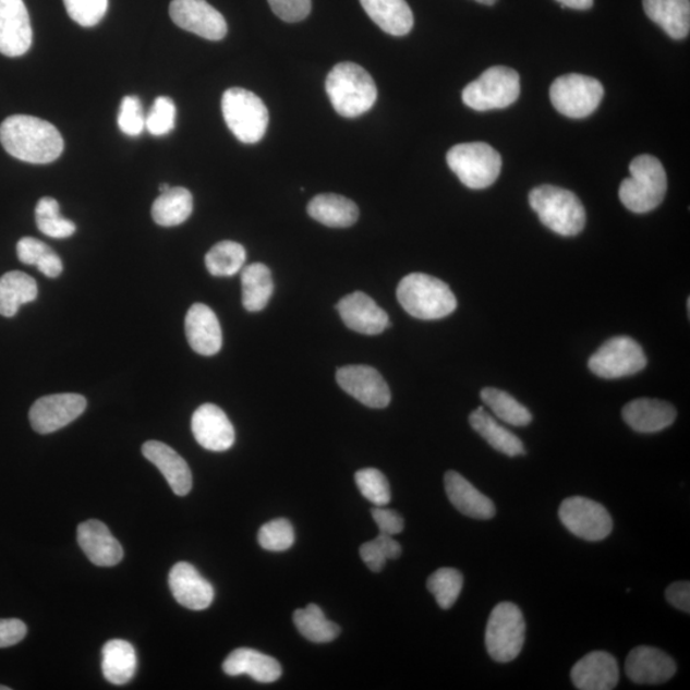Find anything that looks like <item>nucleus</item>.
I'll return each instance as SVG.
<instances>
[{"instance_id":"nucleus-21","label":"nucleus","mask_w":690,"mask_h":690,"mask_svg":"<svg viewBox=\"0 0 690 690\" xmlns=\"http://www.w3.org/2000/svg\"><path fill=\"white\" fill-rule=\"evenodd\" d=\"M619 678L617 658L604 651L591 652L571 669V681L581 690H612L617 688Z\"/></svg>"},{"instance_id":"nucleus-41","label":"nucleus","mask_w":690,"mask_h":690,"mask_svg":"<svg viewBox=\"0 0 690 690\" xmlns=\"http://www.w3.org/2000/svg\"><path fill=\"white\" fill-rule=\"evenodd\" d=\"M360 555L366 566L378 573L388 560L398 559L402 555V546L392 536L380 533L375 540L361 546Z\"/></svg>"},{"instance_id":"nucleus-29","label":"nucleus","mask_w":690,"mask_h":690,"mask_svg":"<svg viewBox=\"0 0 690 690\" xmlns=\"http://www.w3.org/2000/svg\"><path fill=\"white\" fill-rule=\"evenodd\" d=\"M363 10L375 24L392 36L411 33L414 19L405 0H360Z\"/></svg>"},{"instance_id":"nucleus-32","label":"nucleus","mask_w":690,"mask_h":690,"mask_svg":"<svg viewBox=\"0 0 690 690\" xmlns=\"http://www.w3.org/2000/svg\"><path fill=\"white\" fill-rule=\"evenodd\" d=\"M470 424L474 432L484 437L492 447L508 457L524 455L523 443L517 435L501 426L485 408H477L470 415Z\"/></svg>"},{"instance_id":"nucleus-37","label":"nucleus","mask_w":690,"mask_h":690,"mask_svg":"<svg viewBox=\"0 0 690 690\" xmlns=\"http://www.w3.org/2000/svg\"><path fill=\"white\" fill-rule=\"evenodd\" d=\"M246 263V250L241 243L222 241L207 252L206 269L214 277H233L239 274Z\"/></svg>"},{"instance_id":"nucleus-48","label":"nucleus","mask_w":690,"mask_h":690,"mask_svg":"<svg viewBox=\"0 0 690 690\" xmlns=\"http://www.w3.org/2000/svg\"><path fill=\"white\" fill-rule=\"evenodd\" d=\"M53 250L48 244L33 239V237H25L17 243V256L22 264L26 265H40Z\"/></svg>"},{"instance_id":"nucleus-9","label":"nucleus","mask_w":690,"mask_h":690,"mask_svg":"<svg viewBox=\"0 0 690 690\" xmlns=\"http://www.w3.org/2000/svg\"><path fill=\"white\" fill-rule=\"evenodd\" d=\"M525 621L516 604L500 603L494 607L486 627L488 656L499 664L513 662L523 650Z\"/></svg>"},{"instance_id":"nucleus-25","label":"nucleus","mask_w":690,"mask_h":690,"mask_svg":"<svg viewBox=\"0 0 690 690\" xmlns=\"http://www.w3.org/2000/svg\"><path fill=\"white\" fill-rule=\"evenodd\" d=\"M622 419L637 433L655 434L674 424L677 410L664 400L641 398L622 408Z\"/></svg>"},{"instance_id":"nucleus-13","label":"nucleus","mask_w":690,"mask_h":690,"mask_svg":"<svg viewBox=\"0 0 690 690\" xmlns=\"http://www.w3.org/2000/svg\"><path fill=\"white\" fill-rule=\"evenodd\" d=\"M169 14L178 27L206 40L225 39L228 33L226 19L206 0H172Z\"/></svg>"},{"instance_id":"nucleus-53","label":"nucleus","mask_w":690,"mask_h":690,"mask_svg":"<svg viewBox=\"0 0 690 690\" xmlns=\"http://www.w3.org/2000/svg\"><path fill=\"white\" fill-rule=\"evenodd\" d=\"M476 2L481 4H485V5H494L497 2V0H476Z\"/></svg>"},{"instance_id":"nucleus-43","label":"nucleus","mask_w":690,"mask_h":690,"mask_svg":"<svg viewBox=\"0 0 690 690\" xmlns=\"http://www.w3.org/2000/svg\"><path fill=\"white\" fill-rule=\"evenodd\" d=\"M355 484L370 503L376 507L388 506L391 499L390 485L385 474L376 469H365L355 473Z\"/></svg>"},{"instance_id":"nucleus-6","label":"nucleus","mask_w":690,"mask_h":690,"mask_svg":"<svg viewBox=\"0 0 690 690\" xmlns=\"http://www.w3.org/2000/svg\"><path fill=\"white\" fill-rule=\"evenodd\" d=\"M222 117L230 132L243 144H256L265 136L269 125V110L252 92L232 87L222 94Z\"/></svg>"},{"instance_id":"nucleus-50","label":"nucleus","mask_w":690,"mask_h":690,"mask_svg":"<svg viewBox=\"0 0 690 690\" xmlns=\"http://www.w3.org/2000/svg\"><path fill=\"white\" fill-rule=\"evenodd\" d=\"M27 634V627L20 619H0V649L20 643Z\"/></svg>"},{"instance_id":"nucleus-38","label":"nucleus","mask_w":690,"mask_h":690,"mask_svg":"<svg viewBox=\"0 0 690 690\" xmlns=\"http://www.w3.org/2000/svg\"><path fill=\"white\" fill-rule=\"evenodd\" d=\"M481 399L497 419L511 426H529L532 422L531 412L506 391L485 388L481 391Z\"/></svg>"},{"instance_id":"nucleus-7","label":"nucleus","mask_w":690,"mask_h":690,"mask_svg":"<svg viewBox=\"0 0 690 690\" xmlns=\"http://www.w3.org/2000/svg\"><path fill=\"white\" fill-rule=\"evenodd\" d=\"M451 172L465 187L484 190L499 178L501 155L485 143H467L452 146L447 154Z\"/></svg>"},{"instance_id":"nucleus-51","label":"nucleus","mask_w":690,"mask_h":690,"mask_svg":"<svg viewBox=\"0 0 690 690\" xmlns=\"http://www.w3.org/2000/svg\"><path fill=\"white\" fill-rule=\"evenodd\" d=\"M666 598L681 612L690 613V584L689 582L673 583L666 590Z\"/></svg>"},{"instance_id":"nucleus-39","label":"nucleus","mask_w":690,"mask_h":690,"mask_svg":"<svg viewBox=\"0 0 690 690\" xmlns=\"http://www.w3.org/2000/svg\"><path fill=\"white\" fill-rule=\"evenodd\" d=\"M36 226L50 239L64 240L76 232V225L61 215L59 204L53 197H43L35 209Z\"/></svg>"},{"instance_id":"nucleus-44","label":"nucleus","mask_w":690,"mask_h":690,"mask_svg":"<svg viewBox=\"0 0 690 690\" xmlns=\"http://www.w3.org/2000/svg\"><path fill=\"white\" fill-rule=\"evenodd\" d=\"M177 108L168 96H159L146 116L145 130L153 136H166L175 128Z\"/></svg>"},{"instance_id":"nucleus-3","label":"nucleus","mask_w":690,"mask_h":690,"mask_svg":"<svg viewBox=\"0 0 690 690\" xmlns=\"http://www.w3.org/2000/svg\"><path fill=\"white\" fill-rule=\"evenodd\" d=\"M397 296L405 313L420 320H439L455 313L457 299L443 280L413 273L400 280Z\"/></svg>"},{"instance_id":"nucleus-35","label":"nucleus","mask_w":690,"mask_h":690,"mask_svg":"<svg viewBox=\"0 0 690 690\" xmlns=\"http://www.w3.org/2000/svg\"><path fill=\"white\" fill-rule=\"evenodd\" d=\"M37 299V285L33 277L22 271H10L0 278V315H17L22 304Z\"/></svg>"},{"instance_id":"nucleus-34","label":"nucleus","mask_w":690,"mask_h":690,"mask_svg":"<svg viewBox=\"0 0 690 690\" xmlns=\"http://www.w3.org/2000/svg\"><path fill=\"white\" fill-rule=\"evenodd\" d=\"M194 211V197L184 187H170L155 199L152 215L160 227H177L183 225Z\"/></svg>"},{"instance_id":"nucleus-52","label":"nucleus","mask_w":690,"mask_h":690,"mask_svg":"<svg viewBox=\"0 0 690 690\" xmlns=\"http://www.w3.org/2000/svg\"><path fill=\"white\" fill-rule=\"evenodd\" d=\"M562 7H568V9L576 11H588L592 9L593 2L595 0H556Z\"/></svg>"},{"instance_id":"nucleus-22","label":"nucleus","mask_w":690,"mask_h":690,"mask_svg":"<svg viewBox=\"0 0 690 690\" xmlns=\"http://www.w3.org/2000/svg\"><path fill=\"white\" fill-rule=\"evenodd\" d=\"M77 541L88 559L98 567H114L123 559V547L108 526L96 519L81 523Z\"/></svg>"},{"instance_id":"nucleus-54","label":"nucleus","mask_w":690,"mask_h":690,"mask_svg":"<svg viewBox=\"0 0 690 690\" xmlns=\"http://www.w3.org/2000/svg\"><path fill=\"white\" fill-rule=\"evenodd\" d=\"M169 189H170V185L168 183H162L160 185V192H166Z\"/></svg>"},{"instance_id":"nucleus-27","label":"nucleus","mask_w":690,"mask_h":690,"mask_svg":"<svg viewBox=\"0 0 690 690\" xmlns=\"http://www.w3.org/2000/svg\"><path fill=\"white\" fill-rule=\"evenodd\" d=\"M222 670L230 677L249 675V677L258 682L277 681L281 671H283L276 658L252 649L233 651L222 664Z\"/></svg>"},{"instance_id":"nucleus-46","label":"nucleus","mask_w":690,"mask_h":690,"mask_svg":"<svg viewBox=\"0 0 690 690\" xmlns=\"http://www.w3.org/2000/svg\"><path fill=\"white\" fill-rule=\"evenodd\" d=\"M146 116L143 104L137 96H124L120 114H118V125L124 135L137 137L145 130Z\"/></svg>"},{"instance_id":"nucleus-14","label":"nucleus","mask_w":690,"mask_h":690,"mask_svg":"<svg viewBox=\"0 0 690 690\" xmlns=\"http://www.w3.org/2000/svg\"><path fill=\"white\" fill-rule=\"evenodd\" d=\"M86 407L85 397L72 392L43 397L29 410V422L36 433H56L77 420Z\"/></svg>"},{"instance_id":"nucleus-19","label":"nucleus","mask_w":690,"mask_h":690,"mask_svg":"<svg viewBox=\"0 0 690 690\" xmlns=\"http://www.w3.org/2000/svg\"><path fill=\"white\" fill-rule=\"evenodd\" d=\"M626 673L635 685H664L677 673V664L664 651L640 645L629 652Z\"/></svg>"},{"instance_id":"nucleus-42","label":"nucleus","mask_w":690,"mask_h":690,"mask_svg":"<svg viewBox=\"0 0 690 690\" xmlns=\"http://www.w3.org/2000/svg\"><path fill=\"white\" fill-rule=\"evenodd\" d=\"M294 540L293 525L285 518L274 519L258 531V544L267 552H287L293 546Z\"/></svg>"},{"instance_id":"nucleus-4","label":"nucleus","mask_w":690,"mask_h":690,"mask_svg":"<svg viewBox=\"0 0 690 690\" xmlns=\"http://www.w3.org/2000/svg\"><path fill=\"white\" fill-rule=\"evenodd\" d=\"M630 177L621 182L619 198L628 210L644 214L664 202L667 191L665 168L652 155H640L630 162Z\"/></svg>"},{"instance_id":"nucleus-16","label":"nucleus","mask_w":690,"mask_h":690,"mask_svg":"<svg viewBox=\"0 0 690 690\" xmlns=\"http://www.w3.org/2000/svg\"><path fill=\"white\" fill-rule=\"evenodd\" d=\"M33 46V27L24 0H0V53L21 57Z\"/></svg>"},{"instance_id":"nucleus-40","label":"nucleus","mask_w":690,"mask_h":690,"mask_svg":"<svg viewBox=\"0 0 690 690\" xmlns=\"http://www.w3.org/2000/svg\"><path fill=\"white\" fill-rule=\"evenodd\" d=\"M427 589L433 593L437 605L444 610H449L462 592L463 576L457 569L441 568L429 576Z\"/></svg>"},{"instance_id":"nucleus-24","label":"nucleus","mask_w":690,"mask_h":690,"mask_svg":"<svg viewBox=\"0 0 690 690\" xmlns=\"http://www.w3.org/2000/svg\"><path fill=\"white\" fill-rule=\"evenodd\" d=\"M444 484L452 507L460 513L479 521H488L495 517L496 508L493 500L482 494L462 474L448 471L445 473Z\"/></svg>"},{"instance_id":"nucleus-5","label":"nucleus","mask_w":690,"mask_h":690,"mask_svg":"<svg viewBox=\"0 0 690 690\" xmlns=\"http://www.w3.org/2000/svg\"><path fill=\"white\" fill-rule=\"evenodd\" d=\"M530 205L538 215L541 222L554 233L564 237L580 234L585 226V210L573 192L540 185L531 191Z\"/></svg>"},{"instance_id":"nucleus-10","label":"nucleus","mask_w":690,"mask_h":690,"mask_svg":"<svg viewBox=\"0 0 690 690\" xmlns=\"http://www.w3.org/2000/svg\"><path fill=\"white\" fill-rule=\"evenodd\" d=\"M604 95L603 84L584 74H566L556 78L550 87L554 108L574 120L591 116L603 101Z\"/></svg>"},{"instance_id":"nucleus-8","label":"nucleus","mask_w":690,"mask_h":690,"mask_svg":"<svg viewBox=\"0 0 690 690\" xmlns=\"http://www.w3.org/2000/svg\"><path fill=\"white\" fill-rule=\"evenodd\" d=\"M519 95L521 78L518 72L506 65H495L464 87L462 99L473 110L487 111L510 107Z\"/></svg>"},{"instance_id":"nucleus-18","label":"nucleus","mask_w":690,"mask_h":690,"mask_svg":"<svg viewBox=\"0 0 690 690\" xmlns=\"http://www.w3.org/2000/svg\"><path fill=\"white\" fill-rule=\"evenodd\" d=\"M338 313L347 328L365 336H377L389 328V316L363 292H354L337 304Z\"/></svg>"},{"instance_id":"nucleus-33","label":"nucleus","mask_w":690,"mask_h":690,"mask_svg":"<svg viewBox=\"0 0 690 690\" xmlns=\"http://www.w3.org/2000/svg\"><path fill=\"white\" fill-rule=\"evenodd\" d=\"M242 303L249 313H259L269 303L274 281L269 267L262 263L244 266L241 270Z\"/></svg>"},{"instance_id":"nucleus-47","label":"nucleus","mask_w":690,"mask_h":690,"mask_svg":"<svg viewBox=\"0 0 690 690\" xmlns=\"http://www.w3.org/2000/svg\"><path fill=\"white\" fill-rule=\"evenodd\" d=\"M267 2L271 11L289 24L307 19L313 7L311 0H267Z\"/></svg>"},{"instance_id":"nucleus-2","label":"nucleus","mask_w":690,"mask_h":690,"mask_svg":"<svg viewBox=\"0 0 690 690\" xmlns=\"http://www.w3.org/2000/svg\"><path fill=\"white\" fill-rule=\"evenodd\" d=\"M325 88L332 108L344 118L367 113L377 100L374 78L363 66L351 62L334 66L326 77Z\"/></svg>"},{"instance_id":"nucleus-55","label":"nucleus","mask_w":690,"mask_h":690,"mask_svg":"<svg viewBox=\"0 0 690 690\" xmlns=\"http://www.w3.org/2000/svg\"><path fill=\"white\" fill-rule=\"evenodd\" d=\"M11 688L5 687V686H0V690H10Z\"/></svg>"},{"instance_id":"nucleus-11","label":"nucleus","mask_w":690,"mask_h":690,"mask_svg":"<svg viewBox=\"0 0 690 690\" xmlns=\"http://www.w3.org/2000/svg\"><path fill=\"white\" fill-rule=\"evenodd\" d=\"M559 518L570 533L590 543L605 540L613 531V518L607 509L583 496L564 500L559 508Z\"/></svg>"},{"instance_id":"nucleus-20","label":"nucleus","mask_w":690,"mask_h":690,"mask_svg":"<svg viewBox=\"0 0 690 690\" xmlns=\"http://www.w3.org/2000/svg\"><path fill=\"white\" fill-rule=\"evenodd\" d=\"M169 588L178 604L190 610L202 612L213 604L211 583L190 562H177L169 573Z\"/></svg>"},{"instance_id":"nucleus-15","label":"nucleus","mask_w":690,"mask_h":690,"mask_svg":"<svg viewBox=\"0 0 690 690\" xmlns=\"http://www.w3.org/2000/svg\"><path fill=\"white\" fill-rule=\"evenodd\" d=\"M337 382L341 389L363 405L382 410L390 404L389 385L374 367L365 365L341 367L337 373Z\"/></svg>"},{"instance_id":"nucleus-45","label":"nucleus","mask_w":690,"mask_h":690,"mask_svg":"<svg viewBox=\"0 0 690 690\" xmlns=\"http://www.w3.org/2000/svg\"><path fill=\"white\" fill-rule=\"evenodd\" d=\"M70 17L83 27L100 24L109 9V0H63Z\"/></svg>"},{"instance_id":"nucleus-49","label":"nucleus","mask_w":690,"mask_h":690,"mask_svg":"<svg viewBox=\"0 0 690 690\" xmlns=\"http://www.w3.org/2000/svg\"><path fill=\"white\" fill-rule=\"evenodd\" d=\"M373 518L378 526V531L383 534H388V536L395 537L396 534L404 530V519L397 513L396 510L376 507L373 509Z\"/></svg>"},{"instance_id":"nucleus-1","label":"nucleus","mask_w":690,"mask_h":690,"mask_svg":"<svg viewBox=\"0 0 690 690\" xmlns=\"http://www.w3.org/2000/svg\"><path fill=\"white\" fill-rule=\"evenodd\" d=\"M0 143L21 161L49 165L61 157L64 141L56 125L32 116H11L0 124Z\"/></svg>"},{"instance_id":"nucleus-17","label":"nucleus","mask_w":690,"mask_h":690,"mask_svg":"<svg viewBox=\"0 0 690 690\" xmlns=\"http://www.w3.org/2000/svg\"><path fill=\"white\" fill-rule=\"evenodd\" d=\"M192 434L206 450L226 451L233 447L235 432L232 422L218 405L198 407L191 421Z\"/></svg>"},{"instance_id":"nucleus-23","label":"nucleus","mask_w":690,"mask_h":690,"mask_svg":"<svg viewBox=\"0 0 690 690\" xmlns=\"http://www.w3.org/2000/svg\"><path fill=\"white\" fill-rule=\"evenodd\" d=\"M185 336L192 350L202 355L219 353L222 346L220 323L214 311L204 303H195L185 316Z\"/></svg>"},{"instance_id":"nucleus-26","label":"nucleus","mask_w":690,"mask_h":690,"mask_svg":"<svg viewBox=\"0 0 690 690\" xmlns=\"http://www.w3.org/2000/svg\"><path fill=\"white\" fill-rule=\"evenodd\" d=\"M143 455L166 477L173 493L185 496L192 489V473L190 465L169 445L160 441H147L143 445Z\"/></svg>"},{"instance_id":"nucleus-36","label":"nucleus","mask_w":690,"mask_h":690,"mask_svg":"<svg viewBox=\"0 0 690 690\" xmlns=\"http://www.w3.org/2000/svg\"><path fill=\"white\" fill-rule=\"evenodd\" d=\"M293 620L299 632L310 642L329 643L340 634L339 626L326 619L322 608L315 604L294 612Z\"/></svg>"},{"instance_id":"nucleus-30","label":"nucleus","mask_w":690,"mask_h":690,"mask_svg":"<svg viewBox=\"0 0 690 690\" xmlns=\"http://www.w3.org/2000/svg\"><path fill=\"white\" fill-rule=\"evenodd\" d=\"M311 218L330 228L352 227L359 220L360 210L352 199L336 194L317 195L307 206Z\"/></svg>"},{"instance_id":"nucleus-31","label":"nucleus","mask_w":690,"mask_h":690,"mask_svg":"<svg viewBox=\"0 0 690 690\" xmlns=\"http://www.w3.org/2000/svg\"><path fill=\"white\" fill-rule=\"evenodd\" d=\"M104 677L114 686L128 685L137 670L136 650L122 640L109 641L102 647Z\"/></svg>"},{"instance_id":"nucleus-12","label":"nucleus","mask_w":690,"mask_h":690,"mask_svg":"<svg viewBox=\"0 0 690 690\" xmlns=\"http://www.w3.org/2000/svg\"><path fill=\"white\" fill-rule=\"evenodd\" d=\"M645 365L642 347L629 337L607 340L589 361L592 373L608 380L641 373Z\"/></svg>"},{"instance_id":"nucleus-28","label":"nucleus","mask_w":690,"mask_h":690,"mask_svg":"<svg viewBox=\"0 0 690 690\" xmlns=\"http://www.w3.org/2000/svg\"><path fill=\"white\" fill-rule=\"evenodd\" d=\"M643 10L673 39L682 40L689 35V0H643Z\"/></svg>"}]
</instances>
